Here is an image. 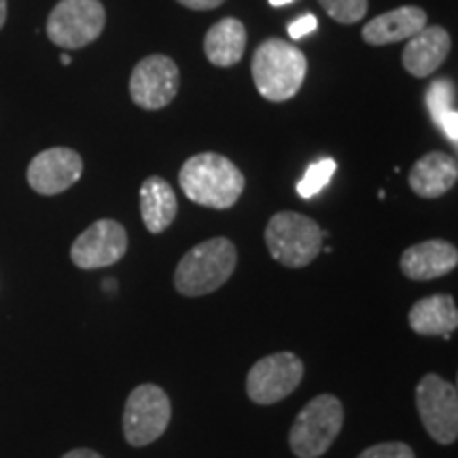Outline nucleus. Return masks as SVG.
Instances as JSON below:
<instances>
[{
  "instance_id": "nucleus-1",
  "label": "nucleus",
  "mask_w": 458,
  "mask_h": 458,
  "mask_svg": "<svg viewBox=\"0 0 458 458\" xmlns=\"http://www.w3.org/2000/svg\"><path fill=\"white\" fill-rule=\"evenodd\" d=\"M182 193L206 208L225 210L238 202L244 191V174L219 153H199L189 157L179 172Z\"/></svg>"
},
{
  "instance_id": "nucleus-2",
  "label": "nucleus",
  "mask_w": 458,
  "mask_h": 458,
  "mask_svg": "<svg viewBox=\"0 0 458 458\" xmlns=\"http://www.w3.org/2000/svg\"><path fill=\"white\" fill-rule=\"evenodd\" d=\"M250 72L263 98L286 102L301 89L308 74V60L295 45L283 38H267L255 49Z\"/></svg>"
},
{
  "instance_id": "nucleus-3",
  "label": "nucleus",
  "mask_w": 458,
  "mask_h": 458,
  "mask_svg": "<svg viewBox=\"0 0 458 458\" xmlns=\"http://www.w3.org/2000/svg\"><path fill=\"white\" fill-rule=\"evenodd\" d=\"M238 250L232 240L210 238L193 246L174 272V286L185 297H202L219 291L232 278Z\"/></svg>"
},
{
  "instance_id": "nucleus-4",
  "label": "nucleus",
  "mask_w": 458,
  "mask_h": 458,
  "mask_svg": "<svg viewBox=\"0 0 458 458\" xmlns=\"http://www.w3.org/2000/svg\"><path fill=\"white\" fill-rule=\"evenodd\" d=\"M327 233L310 216L291 213H276L266 227V244L270 255L284 267H306L317 259Z\"/></svg>"
},
{
  "instance_id": "nucleus-5",
  "label": "nucleus",
  "mask_w": 458,
  "mask_h": 458,
  "mask_svg": "<svg viewBox=\"0 0 458 458\" xmlns=\"http://www.w3.org/2000/svg\"><path fill=\"white\" fill-rule=\"evenodd\" d=\"M344 427V405L334 394H318L303 405L289 433L297 458H318L331 448Z\"/></svg>"
},
{
  "instance_id": "nucleus-6",
  "label": "nucleus",
  "mask_w": 458,
  "mask_h": 458,
  "mask_svg": "<svg viewBox=\"0 0 458 458\" xmlns=\"http://www.w3.org/2000/svg\"><path fill=\"white\" fill-rule=\"evenodd\" d=\"M172 418L168 393L157 385H140L130 393L123 408L125 442L145 448L165 433Z\"/></svg>"
},
{
  "instance_id": "nucleus-7",
  "label": "nucleus",
  "mask_w": 458,
  "mask_h": 458,
  "mask_svg": "<svg viewBox=\"0 0 458 458\" xmlns=\"http://www.w3.org/2000/svg\"><path fill=\"white\" fill-rule=\"evenodd\" d=\"M105 24L100 0H60L49 13L47 37L60 49H83L100 37Z\"/></svg>"
},
{
  "instance_id": "nucleus-8",
  "label": "nucleus",
  "mask_w": 458,
  "mask_h": 458,
  "mask_svg": "<svg viewBox=\"0 0 458 458\" xmlns=\"http://www.w3.org/2000/svg\"><path fill=\"white\" fill-rule=\"evenodd\" d=\"M416 410L433 442L450 445L458 437L456 386L437 374H427L416 386Z\"/></svg>"
},
{
  "instance_id": "nucleus-9",
  "label": "nucleus",
  "mask_w": 458,
  "mask_h": 458,
  "mask_svg": "<svg viewBox=\"0 0 458 458\" xmlns=\"http://www.w3.org/2000/svg\"><path fill=\"white\" fill-rule=\"evenodd\" d=\"M303 363L293 352H274L263 357L246 376V394L257 405H272L289 397L300 386Z\"/></svg>"
},
{
  "instance_id": "nucleus-10",
  "label": "nucleus",
  "mask_w": 458,
  "mask_h": 458,
  "mask_svg": "<svg viewBox=\"0 0 458 458\" xmlns=\"http://www.w3.org/2000/svg\"><path fill=\"white\" fill-rule=\"evenodd\" d=\"M179 83L181 72L176 62L168 55L153 54L140 60L131 71L130 96L134 105L145 111H159L179 94Z\"/></svg>"
},
{
  "instance_id": "nucleus-11",
  "label": "nucleus",
  "mask_w": 458,
  "mask_h": 458,
  "mask_svg": "<svg viewBox=\"0 0 458 458\" xmlns=\"http://www.w3.org/2000/svg\"><path fill=\"white\" fill-rule=\"evenodd\" d=\"M128 253V232L119 221L100 219L89 225L71 246V259L79 270L111 267Z\"/></svg>"
},
{
  "instance_id": "nucleus-12",
  "label": "nucleus",
  "mask_w": 458,
  "mask_h": 458,
  "mask_svg": "<svg viewBox=\"0 0 458 458\" xmlns=\"http://www.w3.org/2000/svg\"><path fill=\"white\" fill-rule=\"evenodd\" d=\"M83 174V159L77 151L66 147H54L38 153L28 165L26 179L41 196H57L71 189Z\"/></svg>"
},
{
  "instance_id": "nucleus-13",
  "label": "nucleus",
  "mask_w": 458,
  "mask_h": 458,
  "mask_svg": "<svg viewBox=\"0 0 458 458\" xmlns=\"http://www.w3.org/2000/svg\"><path fill=\"white\" fill-rule=\"evenodd\" d=\"M458 266V250L445 240H427L403 250L399 267L410 280H433L450 274Z\"/></svg>"
},
{
  "instance_id": "nucleus-14",
  "label": "nucleus",
  "mask_w": 458,
  "mask_h": 458,
  "mask_svg": "<svg viewBox=\"0 0 458 458\" xmlns=\"http://www.w3.org/2000/svg\"><path fill=\"white\" fill-rule=\"evenodd\" d=\"M452 41L450 34L442 26H425L420 32L414 34L405 45L403 68L418 79L431 77L439 66L444 64L450 54Z\"/></svg>"
},
{
  "instance_id": "nucleus-15",
  "label": "nucleus",
  "mask_w": 458,
  "mask_h": 458,
  "mask_svg": "<svg viewBox=\"0 0 458 458\" xmlns=\"http://www.w3.org/2000/svg\"><path fill=\"white\" fill-rule=\"evenodd\" d=\"M458 179V164L454 156L431 151L422 156L410 170V187L418 198L437 199L445 196Z\"/></svg>"
},
{
  "instance_id": "nucleus-16",
  "label": "nucleus",
  "mask_w": 458,
  "mask_h": 458,
  "mask_svg": "<svg viewBox=\"0 0 458 458\" xmlns=\"http://www.w3.org/2000/svg\"><path fill=\"white\" fill-rule=\"evenodd\" d=\"M427 26V13L420 7H399L374 17L363 28V41L376 47L405 41Z\"/></svg>"
},
{
  "instance_id": "nucleus-17",
  "label": "nucleus",
  "mask_w": 458,
  "mask_h": 458,
  "mask_svg": "<svg viewBox=\"0 0 458 458\" xmlns=\"http://www.w3.org/2000/svg\"><path fill=\"white\" fill-rule=\"evenodd\" d=\"M408 323L418 335L450 337L458 327V310L452 295H431L411 306Z\"/></svg>"
},
{
  "instance_id": "nucleus-18",
  "label": "nucleus",
  "mask_w": 458,
  "mask_h": 458,
  "mask_svg": "<svg viewBox=\"0 0 458 458\" xmlns=\"http://www.w3.org/2000/svg\"><path fill=\"white\" fill-rule=\"evenodd\" d=\"M179 213L176 193L162 176H148L140 187V215L151 233H162L172 225Z\"/></svg>"
},
{
  "instance_id": "nucleus-19",
  "label": "nucleus",
  "mask_w": 458,
  "mask_h": 458,
  "mask_svg": "<svg viewBox=\"0 0 458 458\" xmlns=\"http://www.w3.org/2000/svg\"><path fill=\"white\" fill-rule=\"evenodd\" d=\"M246 28L236 17H225L206 32L204 54L213 66H236L244 55Z\"/></svg>"
},
{
  "instance_id": "nucleus-20",
  "label": "nucleus",
  "mask_w": 458,
  "mask_h": 458,
  "mask_svg": "<svg viewBox=\"0 0 458 458\" xmlns=\"http://www.w3.org/2000/svg\"><path fill=\"white\" fill-rule=\"evenodd\" d=\"M427 108L431 113L433 123L444 131V136L458 142V111H456V85L450 79H437L428 85L425 96Z\"/></svg>"
},
{
  "instance_id": "nucleus-21",
  "label": "nucleus",
  "mask_w": 458,
  "mask_h": 458,
  "mask_svg": "<svg viewBox=\"0 0 458 458\" xmlns=\"http://www.w3.org/2000/svg\"><path fill=\"white\" fill-rule=\"evenodd\" d=\"M335 159L331 157H323L318 162H314L308 165L306 174L301 176V181L297 182V193L303 199H310L314 196H318L325 187L329 185V181L334 179L335 174Z\"/></svg>"
},
{
  "instance_id": "nucleus-22",
  "label": "nucleus",
  "mask_w": 458,
  "mask_h": 458,
  "mask_svg": "<svg viewBox=\"0 0 458 458\" xmlns=\"http://www.w3.org/2000/svg\"><path fill=\"white\" fill-rule=\"evenodd\" d=\"M325 13L340 24H357L368 15V0H318Z\"/></svg>"
},
{
  "instance_id": "nucleus-23",
  "label": "nucleus",
  "mask_w": 458,
  "mask_h": 458,
  "mask_svg": "<svg viewBox=\"0 0 458 458\" xmlns=\"http://www.w3.org/2000/svg\"><path fill=\"white\" fill-rule=\"evenodd\" d=\"M357 458H416V454L408 444L386 442L371 445V448L360 452Z\"/></svg>"
},
{
  "instance_id": "nucleus-24",
  "label": "nucleus",
  "mask_w": 458,
  "mask_h": 458,
  "mask_svg": "<svg viewBox=\"0 0 458 458\" xmlns=\"http://www.w3.org/2000/svg\"><path fill=\"white\" fill-rule=\"evenodd\" d=\"M317 26H318L317 17L310 15V13H306V15H301L300 20L291 21V24H289V37L295 38V41H297V38H303V37H306V34H310V32L317 30Z\"/></svg>"
},
{
  "instance_id": "nucleus-25",
  "label": "nucleus",
  "mask_w": 458,
  "mask_h": 458,
  "mask_svg": "<svg viewBox=\"0 0 458 458\" xmlns=\"http://www.w3.org/2000/svg\"><path fill=\"white\" fill-rule=\"evenodd\" d=\"M176 3L191 11H210L221 7L225 0H176Z\"/></svg>"
},
{
  "instance_id": "nucleus-26",
  "label": "nucleus",
  "mask_w": 458,
  "mask_h": 458,
  "mask_svg": "<svg viewBox=\"0 0 458 458\" xmlns=\"http://www.w3.org/2000/svg\"><path fill=\"white\" fill-rule=\"evenodd\" d=\"M62 458H102L98 452H94V450H88V448H79V450H71V452H66L64 456Z\"/></svg>"
},
{
  "instance_id": "nucleus-27",
  "label": "nucleus",
  "mask_w": 458,
  "mask_h": 458,
  "mask_svg": "<svg viewBox=\"0 0 458 458\" xmlns=\"http://www.w3.org/2000/svg\"><path fill=\"white\" fill-rule=\"evenodd\" d=\"M4 21H7V0H0V30H3Z\"/></svg>"
},
{
  "instance_id": "nucleus-28",
  "label": "nucleus",
  "mask_w": 458,
  "mask_h": 458,
  "mask_svg": "<svg viewBox=\"0 0 458 458\" xmlns=\"http://www.w3.org/2000/svg\"><path fill=\"white\" fill-rule=\"evenodd\" d=\"M289 3H293V0H270L272 7H284V4H289Z\"/></svg>"
},
{
  "instance_id": "nucleus-29",
  "label": "nucleus",
  "mask_w": 458,
  "mask_h": 458,
  "mask_svg": "<svg viewBox=\"0 0 458 458\" xmlns=\"http://www.w3.org/2000/svg\"><path fill=\"white\" fill-rule=\"evenodd\" d=\"M62 64H71V55H68V54H64V55H62Z\"/></svg>"
}]
</instances>
